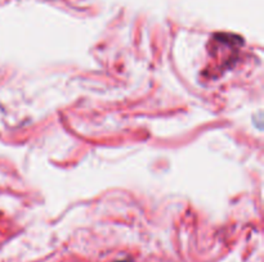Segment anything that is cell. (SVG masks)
<instances>
[{
  "label": "cell",
  "instance_id": "1",
  "mask_svg": "<svg viewBox=\"0 0 264 262\" xmlns=\"http://www.w3.org/2000/svg\"><path fill=\"white\" fill-rule=\"evenodd\" d=\"M120 262H126V261H120Z\"/></svg>",
  "mask_w": 264,
  "mask_h": 262
}]
</instances>
